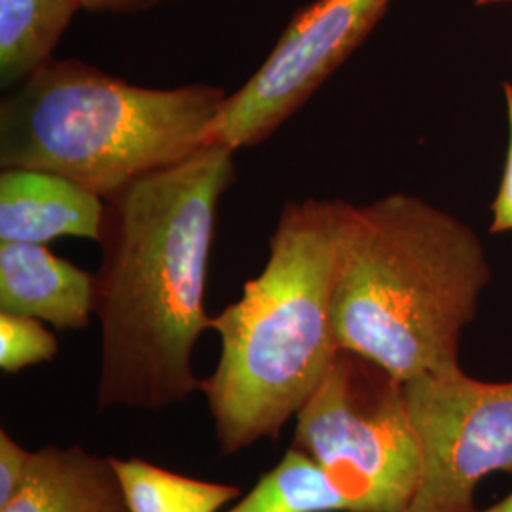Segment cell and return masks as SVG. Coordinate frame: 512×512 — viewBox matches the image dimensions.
I'll return each instance as SVG.
<instances>
[{
  "label": "cell",
  "mask_w": 512,
  "mask_h": 512,
  "mask_svg": "<svg viewBox=\"0 0 512 512\" xmlns=\"http://www.w3.org/2000/svg\"><path fill=\"white\" fill-rule=\"evenodd\" d=\"M103 215L105 200L67 177L29 167L0 171V243L97 241Z\"/></svg>",
  "instance_id": "ba28073f"
},
{
  "label": "cell",
  "mask_w": 512,
  "mask_h": 512,
  "mask_svg": "<svg viewBox=\"0 0 512 512\" xmlns=\"http://www.w3.org/2000/svg\"><path fill=\"white\" fill-rule=\"evenodd\" d=\"M294 418L291 446L338 478L359 512H406L420 484L421 450L404 382L340 349Z\"/></svg>",
  "instance_id": "5b68a950"
},
{
  "label": "cell",
  "mask_w": 512,
  "mask_h": 512,
  "mask_svg": "<svg viewBox=\"0 0 512 512\" xmlns=\"http://www.w3.org/2000/svg\"><path fill=\"white\" fill-rule=\"evenodd\" d=\"M80 0H0V84L14 90L54 59Z\"/></svg>",
  "instance_id": "8fae6325"
},
{
  "label": "cell",
  "mask_w": 512,
  "mask_h": 512,
  "mask_svg": "<svg viewBox=\"0 0 512 512\" xmlns=\"http://www.w3.org/2000/svg\"><path fill=\"white\" fill-rule=\"evenodd\" d=\"M129 512H219L241 497L238 486L179 475L147 459L112 458Z\"/></svg>",
  "instance_id": "4fadbf2b"
},
{
  "label": "cell",
  "mask_w": 512,
  "mask_h": 512,
  "mask_svg": "<svg viewBox=\"0 0 512 512\" xmlns=\"http://www.w3.org/2000/svg\"><path fill=\"white\" fill-rule=\"evenodd\" d=\"M0 512H129L112 458L82 446H44L29 480Z\"/></svg>",
  "instance_id": "30bf717a"
},
{
  "label": "cell",
  "mask_w": 512,
  "mask_h": 512,
  "mask_svg": "<svg viewBox=\"0 0 512 512\" xmlns=\"http://www.w3.org/2000/svg\"><path fill=\"white\" fill-rule=\"evenodd\" d=\"M393 0H315L298 10L264 63L228 93L207 147H256L272 137L336 73Z\"/></svg>",
  "instance_id": "52a82bcc"
},
{
  "label": "cell",
  "mask_w": 512,
  "mask_h": 512,
  "mask_svg": "<svg viewBox=\"0 0 512 512\" xmlns=\"http://www.w3.org/2000/svg\"><path fill=\"white\" fill-rule=\"evenodd\" d=\"M404 393L421 450L406 512H475L480 480L512 475V382H480L456 366L404 382Z\"/></svg>",
  "instance_id": "8992f818"
},
{
  "label": "cell",
  "mask_w": 512,
  "mask_h": 512,
  "mask_svg": "<svg viewBox=\"0 0 512 512\" xmlns=\"http://www.w3.org/2000/svg\"><path fill=\"white\" fill-rule=\"evenodd\" d=\"M475 512H512V492L505 499H501L499 503H495L494 507Z\"/></svg>",
  "instance_id": "ac0fdd59"
},
{
  "label": "cell",
  "mask_w": 512,
  "mask_h": 512,
  "mask_svg": "<svg viewBox=\"0 0 512 512\" xmlns=\"http://www.w3.org/2000/svg\"><path fill=\"white\" fill-rule=\"evenodd\" d=\"M35 463V452L23 448L19 442L0 431V507L10 503L29 480Z\"/></svg>",
  "instance_id": "9a60e30c"
},
{
  "label": "cell",
  "mask_w": 512,
  "mask_h": 512,
  "mask_svg": "<svg viewBox=\"0 0 512 512\" xmlns=\"http://www.w3.org/2000/svg\"><path fill=\"white\" fill-rule=\"evenodd\" d=\"M478 6H495V4H507V2H512V0H475Z\"/></svg>",
  "instance_id": "d6986e66"
},
{
  "label": "cell",
  "mask_w": 512,
  "mask_h": 512,
  "mask_svg": "<svg viewBox=\"0 0 512 512\" xmlns=\"http://www.w3.org/2000/svg\"><path fill=\"white\" fill-rule=\"evenodd\" d=\"M95 275L44 243H0V311L37 317L55 329L90 325Z\"/></svg>",
  "instance_id": "9c48e42d"
},
{
  "label": "cell",
  "mask_w": 512,
  "mask_h": 512,
  "mask_svg": "<svg viewBox=\"0 0 512 512\" xmlns=\"http://www.w3.org/2000/svg\"><path fill=\"white\" fill-rule=\"evenodd\" d=\"M503 97L507 107V124H509V145H507V158L503 179L499 184L497 196L492 202V222H490V234H505L512 232V84H503Z\"/></svg>",
  "instance_id": "2e32d148"
},
{
  "label": "cell",
  "mask_w": 512,
  "mask_h": 512,
  "mask_svg": "<svg viewBox=\"0 0 512 512\" xmlns=\"http://www.w3.org/2000/svg\"><path fill=\"white\" fill-rule=\"evenodd\" d=\"M236 150L209 145L105 198L93 315L101 327L97 408L158 412L202 380L194 349L211 330L209 258Z\"/></svg>",
  "instance_id": "6da1fadb"
},
{
  "label": "cell",
  "mask_w": 512,
  "mask_h": 512,
  "mask_svg": "<svg viewBox=\"0 0 512 512\" xmlns=\"http://www.w3.org/2000/svg\"><path fill=\"white\" fill-rule=\"evenodd\" d=\"M57 351V338L44 327V321L0 311V368L6 374L48 363Z\"/></svg>",
  "instance_id": "5bb4252c"
},
{
  "label": "cell",
  "mask_w": 512,
  "mask_h": 512,
  "mask_svg": "<svg viewBox=\"0 0 512 512\" xmlns=\"http://www.w3.org/2000/svg\"><path fill=\"white\" fill-rule=\"evenodd\" d=\"M226 512H359V505L338 478L291 446L251 494Z\"/></svg>",
  "instance_id": "7c38bea8"
},
{
  "label": "cell",
  "mask_w": 512,
  "mask_h": 512,
  "mask_svg": "<svg viewBox=\"0 0 512 512\" xmlns=\"http://www.w3.org/2000/svg\"><path fill=\"white\" fill-rule=\"evenodd\" d=\"M492 279L484 241L404 192L346 202L332 298L338 348L401 382L459 366V340Z\"/></svg>",
  "instance_id": "7a4b0ae2"
},
{
  "label": "cell",
  "mask_w": 512,
  "mask_h": 512,
  "mask_svg": "<svg viewBox=\"0 0 512 512\" xmlns=\"http://www.w3.org/2000/svg\"><path fill=\"white\" fill-rule=\"evenodd\" d=\"M226 90L145 88L52 59L0 103V167L67 177L103 200L207 147Z\"/></svg>",
  "instance_id": "277c9868"
},
{
  "label": "cell",
  "mask_w": 512,
  "mask_h": 512,
  "mask_svg": "<svg viewBox=\"0 0 512 512\" xmlns=\"http://www.w3.org/2000/svg\"><path fill=\"white\" fill-rule=\"evenodd\" d=\"M344 211L342 200L287 203L262 272L211 317L220 355L202 393L226 456L277 440L340 351L332 298Z\"/></svg>",
  "instance_id": "3957f363"
},
{
  "label": "cell",
  "mask_w": 512,
  "mask_h": 512,
  "mask_svg": "<svg viewBox=\"0 0 512 512\" xmlns=\"http://www.w3.org/2000/svg\"><path fill=\"white\" fill-rule=\"evenodd\" d=\"M173 0H80L82 10L97 14H135Z\"/></svg>",
  "instance_id": "e0dca14e"
}]
</instances>
